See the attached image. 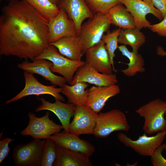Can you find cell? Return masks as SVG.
I'll return each mask as SVG.
<instances>
[{
    "label": "cell",
    "instance_id": "4",
    "mask_svg": "<svg viewBox=\"0 0 166 166\" xmlns=\"http://www.w3.org/2000/svg\"><path fill=\"white\" fill-rule=\"evenodd\" d=\"M130 126L124 113L114 109L99 112L93 134L98 138H105L116 131H128Z\"/></svg>",
    "mask_w": 166,
    "mask_h": 166
},
{
    "label": "cell",
    "instance_id": "8",
    "mask_svg": "<svg viewBox=\"0 0 166 166\" xmlns=\"http://www.w3.org/2000/svg\"><path fill=\"white\" fill-rule=\"evenodd\" d=\"M166 136V131L158 132L152 136H148L144 132L136 140H132L123 133L117 134L119 140L125 146L133 149L140 155L150 156L163 144Z\"/></svg>",
    "mask_w": 166,
    "mask_h": 166
},
{
    "label": "cell",
    "instance_id": "10",
    "mask_svg": "<svg viewBox=\"0 0 166 166\" xmlns=\"http://www.w3.org/2000/svg\"><path fill=\"white\" fill-rule=\"evenodd\" d=\"M98 114L85 105L76 106L73 119L70 123L69 132L78 136L93 134Z\"/></svg>",
    "mask_w": 166,
    "mask_h": 166
},
{
    "label": "cell",
    "instance_id": "32",
    "mask_svg": "<svg viewBox=\"0 0 166 166\" xmlns=\"http://www.w3.org/2000/svg\"><path fill=\"white\" fill-rule=\"evenodd\" d=\"M160 22L151 25L150 29L154 33H156L159 35L166 37V17L163 18Z\"/></svg>",
    "mask_w": 166,
    "mask_h": 166
},
{
    "label": "cell",
    "instance_id": "24",
    "mask_svg": "<svg viewBox=\"0 0 166 166\" xmlns=\"http://www.w3.org/2000/svg\"><path fill=\"white\" fill-rule=\"evenodd\" d=\"M88 86V83L83 82L70 85L65 84L61 87V93L67 97L68 103L85 105L89 92V89H85Z\"/></svg>",
    "mask_w": 166,
    "mask_h": 166
},
{
    "label": "cell",
    "instance_id": "28",
    "mask_svg": "<svg viewBox=\"0 0 166 166\" xmlns=\"http://www.w3.org/2000/svg\"><path fill=\"white\" fill-rule=\"evenodd\" d=\"M84 0L93 14H106L112 8L121 3L119 0Z\"/></svg>",
    "mask_w": 166,
    "mask_h": 166
},
{
    "label": "cell",
    "instance_id": "25",
    "mask_svg": "<svg viewBox=\"0 0 166 166\" xmlns=\"http://www.w3.org/2000/svg\"><path fill=\"white\" fill-rule=\"evenodd\" d=\"M146 41V38L140 30L137 28L121 29L118 38V42L124 45H129L132 51L138 53L140 48Z\"/></svg>",
    "mask_w": 166,
    "mask_h": 166
},
{
    "label": "cell",
    "instance_id": "2",
    "mask_svg": "<svg viewBox=\"0 0 166 166\" xmlns=\"http://www.w3.org/2000/svg\"><path fill=\"white\" fill-rule=\"evenodd\" d=\"M111 23L106 14L97 13L82 23L78 36L81 39L83 54L101 41Z\"/></svg>",
    "mask_w": 166,
    "mask_h": 166
},
{
    "label": "cell",
    "instance_id": "9",
    "mask_svg": "<svg viewBox=\"0 0 166 166\" xmlns=\"http://www.w3.org/2000/svg\"><path fill=\"white\" fill-rule=\"evenodd\" d=\"M23 76L25 81L24 88L14 97L7 100L6 105L14 102L22 98L30 95L38 96L42 94H49L53 96L55 100L62 101L65 100L60 93L62 88H56L55 85H46L39 82L33 75V74L24 71Z\"/></svg>",
    "mask_w": 166,
    "mask_h": 166
},
{
    "label": "cell",
    "instance_id": "14",
    "mask_svg": "<svg viewBox=\"0 0 166 166\" xmlns=\"http://www.w3.org/2000/svg\"><path fill=\"white\" fill-rule=\"evenodd\" d=\"M52 65L49 61L41 59L34 60L31 62L25 60L18 64L17 66L24 71L41 76L52 85L62 87L66 81L63 77L57 76L51 71L50 67Z\"/></svg>",
    "mask_w": 166,
    "mask_h": 166
},
{
    "label": "cell",
    "instance_id": "18",
    "mask_svg": "<svg viewBox=\"0 0 166 166\" xmlns=\"http://www.w3.org/2000/svg\"><path fill=\"white\" fill-rule=\"evenodd\" d=\"M120 89L117 84L108 86H93L89 89L85 105L98 113L109 99L119 94Z\"/></svg>",
    "mask_w": 166,
    "mask_h": 166
},
{
    "label": "cell",
    "instance_id": "37",
    "mask_svg": "<svg viewBox=\"0 0 166 166\" xmlns=\"http://www.w3.org/2000/svg\"><path fill=\"white\" fill-rule=\"evenodd\" d=\"M165 115L166 116V111L165 113ZM164 150L166 151V144L165 148H164Z\"/></svg>",
    "mask_w": 166,
    "mask_h": 166
},
{
    "label": "cell",
    "instance_id": "33",
    "mask_svg": "<svg viewBox=\"0 0 166 166\" xmlns=\"http://www.w3.org/2000/svg\"><path fill=\"white\" fill-rule=\"evenodd\" d=\"M152 3L160 13L163 18L166 17V0H152Z\"/></svg>",
    "mask_w": 166,
    "mask_h": 166
},
{
    "label": "cell",
    "instance_id": "6",
    "mask_svg": "<svg viewBox=\"0 0 166 166\" xmlns=\"http://www.w3.org/2000/svg\"><path fill=\"white\" fill-rule=\"evenodd\" d=\"M28 116L29 123L20 132L22 136H30L34 139H46L63 128L61 125L57 124L50 119L49 111L41 117H37L32 112H29Z\"/></svg>",
    "mask_w": 166,
    "mask_h": 166
},
{
    "label": "cell",
    "instance_id": "23",
    "mask_svg": "<svg viewBox=\"0 0 166 166\" xmlns=\"http://www.w3.org/2000/svg\"><path fill=\"white\" fill-rule=\"evenodd\" d=\"M118 49L122 55L126 57L129 60L128 67L121 70L125 76L133 77L138 73H143L145 71L144 61L140 54L132 51H129L126 45H124L119 46Z\"/></svg>",
    "mask_w": 166,
    "mask_h": 166
},
{
    "label": "cell",
    "instance_id": "13",
    "mask_svg": "<svg viewBox=\"0 0 166 166\" xmlns=\"http://www.w3.org/2000/svg\"><path fill=\"white\" fill-rule=\"evenodd\" d=\"M50 138L60 147L81 153L89 158L95 150V147L89 142L69 132H59L52 135Z\"/></svg>",
    "mask_w": 166,
    "mask_h": 166
},
{
    "label": "cell",
    "instance_id": "21",
    "mask_svg": "<svg viewBox=\"0 0 166 166\" xmlns=\"http://www.w3.org/2000/svg\"><path fill=\"white\" fill-rule=\"evenodd\" d=\"M92 166L93 164L89 157L81 153L57 145L56 158L53 166Z\"/></svg>",
    "mask_w": 166,
    "mask_h": 166
},
{
    "label": "cell",
    "instance_id": "30",
    "mask_svg": "<svg viewBox=\"0 0 166 166\" xmlns=\"http://www.w3.org/2000/svg\"><path fill=\"white\" fill-rule=\"evenodd\" d=\"M166 144H161L150 156L151 163L154 166H166V159L162 154V152L164 150Z\"/></svg>",
    "mask_w": 166,
    "mask_h": 166
},
{
    "label": "cell",
    "instance_id": "15",
    "mask_svg": "<svg viewBox=\"0 0 166 166\" xmlns=\"http://www.w3.org/2000/svg\"><path fill=\"white\" fill-rule=\"evenodd\" d=\"M38 99L42 104L36 109L35 111L46 110L52 112L59 119L64 131L69 132L70 119L74 116L76 105L72 103H64L58 100H55L54 102L51 103L43 97Z\"/></svg>",
    "mask_w": 166,
    "mask_h": 166
},
{
    "label": "cell",
    "instance_id": "31",
    "mask_svg": "<svg viewBox=\"0 0 166 166\" xmlns=\"http://www.w3.org/2000/svg\"><path fill=\"white\" fill-rule=\"evenodd\" d=\"M14 139L10 138H5L0 140V164L7 156L10 151L9 144Z\"/></svg>",
    "mask_w": 166,
    "mask_h": 166
},
{
    "label": "cell",
    "instance_id": "16",
    "mask_svg": "<svg viewBox=\"0 0 166 166\" xmlns=\"http://www.w3.org/2000/svg\"><path fill=\"white\" fill-rule=\"evenodd\" d=\"M49 44L64 37L78 35L74 22L62 9L49 21Z\"/></svg>",
    "mask_w": 166,
    "mask_h": 166
},
{
    "label": "cell",
    "instance_id": "12",
    "mask_svg": "<svg viewBox=\"0 0 166 166\" xmlns=\"http://www.w3.org/2000/svg\"><path fill=\"white\" fill-rule=\"evenodd\" d=\"M133 17L136 28L140 30L142 28H150L151 24L146 18L147 14H151L159 20L163 18L160 12L142 0H119Z\"/></svg>",
    "mask_w": 166,
    "mask_h": 166
},
{
    "label": "cell",
    "instance_id": "19",
    "mask_svg": "<svg viewBox=\"0 0 166 166\" xmlns=\"http://www.w3.org/2000/svg\"><path fill=\"white\" fill-rule=\"evenodd\" d=\"M85 62L98 72L105 74H113V71L105 44L102 40L85 53Z\"/></svg>",
    "mask_w": 166,
    "mask_h": 166
},
{
    "label": "cell",
    "instance_id": "17",
    "mask_svg": "<svg viewBox=\"0 0 166 166\" xmlns=\"http://www.w3.org/2000/svg\"><path fill=\"white\" fill-rule=\"evenodd\" d=\"M57 6L73 21L78 35L83 21L94 15L84 0H60Z\"/></svg>",
    "mask_w": 166,
    "mask_h": 166
},
{
    "label": "cell",
    "instance_id": "29",
    "mask_svg": "<svg viewBox=\"0 0 166 166\" xmlns=\"http://www.w3.org/2000/svg\"><path fill=\"white\" fill-rule=\"evenodd\" d=\"M57 144L52 139L45 140L43 150L41 166H53L56 158Z\"/></svg>",
    "mask_w": 166,
    "mask_h": 166
},
{
    "label": "cell",
    "instance_id": "35",
    "mask_svg": "<svg viewBox=\"0 0 166 166\" xmlns=\"http://www.w3.org/2000/svg\"><path fill=\"white\" fill-rule=\"evenodd\" d=\"M142 0L145 2L147 4H148V5H149L152 7H155L154 6L152 3V0Z\"/></svg>",
    "mask_w": 166,
    "mask_h": 166
},
{
    "label": "cell",
    "instance_id": "5",
    "mask_svg": "<svg viewBox=\"0 0 166 166\" xmlns=\"http://www.w3.org/2000/svg\"><path fill=\"white\" fill-rule=\"evenodd\" d=\"M44 59L51 61L50 70L63 77L70 84L78 69L84 65L85 61L70 59L61 54L56 47L49 44L48 47L35 59Z\"/></svg>",
    "mask_w": 166,
    "mask_h": 166
},
{
    "label": "cell",
    "instance_id": "36",
    "mask_svg": "<svg viewBox=\"0 0 166 166\" xmlns=\"http://www.w3.org/2000/svg\"><path fill=\"white\" fill-rule=\"evenodd\" d=\"M50 2H51L53 3L58 5L59 4L60 0H49Z\"/></svg>",
    "mask_w": 166,
    "mask_h": 166
},
{
    "label": "cell",
    "instance_id": "7",
    "mask_svg": "<svg viewBox=\"0 0 166 166\" xmlns=\"http://www.w3.org/2000/svg\"><path fill=\"white\" fill-rule=\"evenodd\" d=\"M46 139H34L26 144L16 145L12 157L15 166H41L42 156Z\"/></svg>",
    "mask_w": 166,
    "mask_h": 166
},
{
    "label": "cell",
    "instance_id": "38",
    "mask_svg": "<svg viewBox=\"0 0 166 166\" xmlns=\"http://www.w3.org/2000/svg\"></svg>",
    "mask_w": 166,
    "mask_h": 166
},
{
    "label": "cell",
    "instance_id": "20",
    "mask_svg": "<svg viewBox=\"0 0 166 166\" xmlns=\"http://www.w3.org/2000/svg\"><path fill=\"white\" fill-rule=\"evenodd\" d=\"M49 44L54 46L61 54L66 57L73 60L81 61L84 54L78 35L64 37Z\"/></svg>",
    "mask_w": 166,
    "mask_h": 166
},
{
    "label": "cell",
    "instance_id": "3",
    "mask_svg": "<svg viewBox=\"0 0 166 166\" xmlns=\"http://www.w3.org/2000/svg\"><path fill=\"white\" fill-rule=\"evenodd\" d=\"M166 101L159 98L152 100L136 109V113L144 120V132L152 134L166 131Z\"/></svg>",
    "mask_w": 166,
    "mask_h": 166
},
{
    "label": "cell",
    "instance_id": "27",
    "mask_svg": "<svg viewBox=\"0 0 166 166\" xmlns=\"http://www.w3.org/2000/svg\"><path fill=\"white\" fill-rule=\"evenodd\" d=\"M121 29L114 30L111 32L108 30L105 34H104L102 40L105 44L106 49L108 53L110 61L112 65L113 71H116L114 62V58L115 56V52L118 48V38Z\"/></svg>",
    "mask_w": 166,
    "mask_h": 166
},
{
    "label": "cell",
    "instance_id": "26",
    "mask_svg": "<svg viewBox=\"0 0 166 166\" xmlns=\"http://www.w3.org/2000/svg\"><path fill=\"white\" fill-rule=\"evenodd\" d=\"M42 14L49 21L59 13L60 9L49 0H25Z\"/></svg>",
    "mask_w": 166,
    "mask_h": 166
},
{
    "label": "cell",
    "instance_id": "11",
    "mask_svg": "<svg viewBox=\"0 0 166 166\" xmlns=\"http://www.w3.org/2000/svg\"><path fill=\"white\" fill-rule=\"evenodd\" d=\"M83 82L96 86H108L117 84L118 81L116 74L101 73L85 61L84 65L75 73L69 84Z\"/></svg>",
    "mask_w": 166,
    "mask_h": 166
},
{
    "label": "cell",
    "instance_id": "34",
    "mask_svg": "<svg viewBox=\"0 0 166 166\" xmlns=\"http://www.w3.org/2000/svg\"><path fill=\"white\" fill-rule=\"evenodd\" d=\"M156 53L158 55L161 56L166 57V52L163 48L160 46H157L156 49Z\"/></svg>",
    "mask_w": 166,
    "mask_h": 166
},
{
    "label": "cell",
    "instance_id": "1",
    "mask_svg": "<svg viewBox=\"0 0 166 166\" xmlns=\"http://www.w3.org/2000/svg\"><path fill=\"white\" fill-rule=\"evenodd\" d=\"M49 20L25 0H11L1 10L0 55L33 61L49 45Z\"/></svg>",
    "mask_w": 166,
    "mask_h": 166
},
{
    "label": "cell",
    "instance_id": "22",
    "mask_svg": "<svg viewBox=\"0 0 166 166\" xmlns=\"http://www.w3.org/2000/svg\"><path fill=\"white\" fill-rule=\"evenodd\" d=\"M111 24L122 29L136 28L133 17L121 3L112 8L106 14Z\"/></svg>",
    "mask_w": 166,
    "mask_h": 166
}]
</instances>
